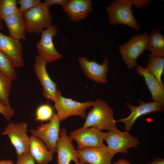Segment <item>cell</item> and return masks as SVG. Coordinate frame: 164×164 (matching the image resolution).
<instances>
[{"label": "cell", "mask_w": 164, "mask_h": 164, "mask_svg": "<svg viewBox=\"0 0 164 164\" xmlns=\"http://www.w3.org/2000/svg\"><path fill=\"white\" fill-rule=\"evenodd\" d=\"M114 115L113 109L105 101L97 99L88 112L83 127L87 128L92 127L101 131L115 129H117L116 122Z\"/></svg>", "instance_id": "cell-1"}, {"label": "cell", "mask_w": 164, "mask_h": 164, "mask_svg": "<svg viewBox=\"0 0 164 164\" xmlns=\"http://www.w3.org/2000/svg\"><path fill=\"white\" fill-rule=\"evenodd\" d=\"M49 8L44 2L22 13L26 32L39 35L43 29L52 25V17Z\"/></svg>", "instance_id": "cell-2"}, {"label": "cell", "mask_w": 164, "mask_h": 164, "mask_svg": "<svg viewBox=\"0 0 164 164\" xmlns=\"http://www.w3.org/2000/svg\"><path fill=\"white\" fill-rule=\"evenodd\" d=\"M132 6L127 0H114L105 9L109 23L114 25H124L139 30L140 25L133 15Z\"/></svg>", "instance_id": "cell-3"}, {"label": "cell", "mask_w": 164, "mask_h": 164, "mask_svg": "<svg viewBox=\"0 0 164 164\" xmlns=\"http://www.w3.org/2000/svg\"><path fill=\"white\" fill-rule=\"evenodd\" d=\"M53 101L60 121H63L72 116L85 118L86 110L93 106L94 103V101H92L80 102L71 98L64 97L58 89L56 91Z\"/></svg>", "instance_id": "cell-4"}, {"label": "cell", "mask_w": 164, "mask_h": 164, "mask_svg": "<svg viewBox=\"0 0 164 164\" xmlns=\"http://www.w3.org/2000/svg\"><path fill=\"white\" fill-rule=\"evenodd\" d=\"M149 35L148 32L135 35L119 46V53L127 69L135 67L138 58L145 50Z\"/></svg>", "instance_id": "cell-5"}, {"label": "cell", "mask_w": 164, "mask_h": 164, "mask_svg": "<svg viewBox=\"0 0 164 164\" xmlns=\"http://www.w3.org/2000/svg\"><path fill=\"white\" fill-rule=\"evenodd\" d=\"M57 33V26L52 25L41 31L40 39L36 44L39 56L47 63L63 58V55L55 49L53 42V38Z\"/></svg>", "instance_id": "cell-6"}, {"label": "cell", "mask_w": 164, "mask_h": 164, "mask_svg": "<svg viewBox=\"0 0 164 164\" xmlns=\"http://www.w3.org/2000/svg\"><path fill=\"white\" fill-rule=\"evenodd\" d=\"M27 124L22 121L19 123H10L2 135H7L15 148L17 156L29 152L30 137L27 134Z\"/></svg>", "instance_id": "cell-7"}, {"label": "cell", "mask_w": 164, "mask_h": 164, "mask_svg": "<svg viewBox=\"0 0 164 164\" xmlns=\"http://www.w3.org/2000/svg\"><path fill=\"white\" fill-rule=\"evenodd\" d=\"M104 140L114 155L119 152L126 153L129 148L137 147L140 144L137 138L128 132H121L117 128L105 132Z\"/></svg>", "instance_id": "cell-8"}, {"label": "cell", "mask_w": 164, "mask_h": 164, "mask_svg": "<svg viewBox=\"0 0 164 164\" xmlns=\"http://www.w3.org/2000/svg\"><path fill=\"white\" fill-rule=\"evenodd\" d=\"M60 122L58 115L54 113L49 123L42 124L36 129L30 130L32 135L40 139L53 153L56 152V144L60 131Z\"/></svg>", "instance_id": "cell-9"}, {"label": "cell", "mask_w": 164, "mask_h": 164, "mask_svg": "<svg viewBox=\"0 0 164 164\" xmlns=\"http://www.w3.org/2000/svg\"><path fill=\"white\" fill-rule=\"evenodd\" d=\"M105 132L95 128H85L83 127L70 133V137L76 141L77 149L100 146L103 144Z\"/></svg>", "instance_id": "cell-10"}, {"label": "cell", "mask_w": 164, "mask_h": 164, "mask_svg": "<svg viewBox=\"0 0 164 164\" xmlns=\"http://www.w3.org/2000/svg\"><path fill=\"white\" fill-rule=\"evenodd\" d=\"M78 62L83 73L88 79L101 84L108 83L107 77L108 71V61L107 56L105 57L101 64L94 60H89L85 56L79 57Z\"/></svg>", "instance_id": "cell-11"}, {"label": "cell", "mask_w": 164, "mask_h": 164, "mask_svg": "<svg viewBox=\"0 0 164 164\" xmlns=\"http://www.w3.org/2000/svg\"><path fill=\"white\" fill-rule=\"evenodd\" d=\"M140 104L137 106H134L129 103L125 104L130 109L131 113L126 118L116 121V122L124 123L125 131L130 132L136 120L144 115L153 112H162L164 110L163 105L155 101L145 102L141 100H139Z\"/></svg>", "instance_id": "cell-12"}, {"label": "cell", "mask_w": 164, "mask_h": 164, "mask_svg": "<svg viewBox=\"0 0 164 164\" xmlns=\"http://www.w3.org/2000/svg\"><path fill=\"white\" fill-rule=\"evenodd\" d=\"M77 153L79 162L82 164H111L114 155L108 147L104 144L78 150Z\"/></svg>", "instance_id": "cell-13"}, {"label": "cell", "mask_w": 164, "mask_h": 164, "mask_svg": "<svg viewBox=\"0 0 164 164\" xmlns=\"http://www.w3.org/2000/svg\"><path fill=\"white\" fill-rule=\"evenodd\" d=\"M72 139L68 136L65 128H63L60 131L56 145V152L57 154V164H70L71 161L76 164H80L77 150L74 148Z\"/></svg>", "instance_id": "cell-14"}, {"label": "cell", "mask_w": 164, "mask_h": 164, "mask_svg": "<svg viewBox=\"0 0 164 164\" xmlns=\"http://www.w3.org/2000/svg\"><path fill=\"white\" fill-rule=\"evenodd\" d=\"M23 48L20 40L0 32V51L11 60L15 68H20L24 65Z\"/></svg>", "instance_id": "cell-15"}, {"label": "cell", "mask_w": 164, "mask_h": 164, "mask_svg": "<svg viewBox=\"0 0 164 164\" xmlns=\"http://www.w3.org/2000/svg\"><path fill=\"white\" fill-rule=\"evenodd\" d=\"M47 63L39 55H36L34 67L35 73L42 87L43 96L53 101L57 89V84L52 80L48 73L46 69Z\"/></svg>", "instance_id": "cell-16"}, {"label": "cell", "mask_w": 164, "mask_h": 164, "mask_svg": "<svg viewBox=\"0 0 164 164\" xmlns=\"http://www.w3.org/2000/svg\"><path fill=\"white\" fill-rule=\"evenodd\" d=\"M91 0H70L62 6V9L70 20L77 22L86 18L93 11Z\"/></svg>", "instance_id": "cell-17"}, {"label": "cell", "mask_w": 164, "mask_h": 164, "mask_svg": "<svg viewBox=\"0 0 164 164\" xmlns=\"http://www.w3.org/2000/svg\"><path fill=\"white\" fill-rule=\"evenodd\" d=\"M135 70L139 75L144 79L154 101L164 105V86L159 82L153 74L149 70L140 65H136Z\"/></svg>", "instance_id": "cell-18"}, {"label": "cell", "mask_w": 164, "mask_h": 164, "mask_svg": "<svg viewBox=\"0 0 164 164\" xmlns=\"http://www.w3.org/2000/svg\"><path fill=\"white\" fill-rule=\"evenodd\" d=\"M29 152L37 164H48L53 158V154L39 138L30 137Z\"/></svg>", "instance_id": "cell-19"}, {"label": "cell", "mask_w": 164, "mask_h": 164, "mask_svg": "<svg viewBox=\"0 0 164 164\" xmlns=\"http://www.w3.org/2000/svg\"><path fill=\"white\" fill-rule=\"evenodd\" d=\"M3 20L10 37L20 41L27 40L25 25L22 13L18 11L5 18Z\"/></svg>", "instance_id": "cell-20"}, {"label": "cell", "mask_w": 164, "mask_h": 164, "mask_svg": "<svg viewBox=\"0 0 164 164\" xmlns=\"http://www.w3.org/2000/svg\"><path fill=\"white\" fill-rule=\"evenodd\" d=\"M145 50L155 55L164 56V36L157 28H153L149 35Z\"/></svg>", "instance_id": "cell-21"}, {"label": "cell", "mask_w": 164, "mask_h": 164, "mask_svg": "<svg viewBox=\"0 0 164 164\" xmlns=\"http://www.w3.org/2000/svg\"><path fill=\"white\" fill-rule=\"evenodd\" d=\"M148 61L145 68L153 74L157 81L162 83L161 77L164 69V56H157L151 53L148 55Z\"/></svg>", "instance_id": "cell-22"}, {"label": "cell", "mask_w": 164, "mask_h": 164, "mask_svg": "<svg viewBox=\"0 0 164 164\" xmlns=\"http://www.w3.org/2000/svg\"><path fill=\"white\" fill-rule=\"evenodd\" d=\"M13 80L0 71V103L10 108L9 96Z\"/></svg>", "instance_id": "cell-23"}, {"label": "cell", "mask_w": 164, "mask_h": 164, "mask_svg": "<svg viewBox=\"0 0 164 164\" xmlns=\"http://www.w3.org/2000/svg\"><path fill=\"white\" fill-rule=\"evenodd\" d=\"M0 71L13 80H16L17 74L11 60L0 51Z\"/></svg>", "instance_id": "cell-24"}, {"label": "cell", "mask_w": 164, "mask_h": 164, "mask_svg": "<svg viewBox=\"0 0 164 164\" xmlns=\"http://www.w3.org/2000/svg\"><path fill=\"white\" fill-rule=\"evenodd\" d=\"M16 0H0V20L19 11Z\"/></svg>", "instance_id": "cell-25"}, {"label": "cell", "mask_w": 164, "mask_h": 164, "mask_svg": "<svg viewBox=\"0 0 164 164\" xmlns=\"http://www.w3.org/2000/svg\"><path fill=\"white\" fill-rule=\"evenodd\" d=\"M54 113L53 107L50 104L41 105L36 109L35 120L41 121L50 120Z\"/></svg>", "instance_id": "cell-26"}, {"label": "cell", "mask_w": 164, "mask_h": 164, "mask_svg": "<svg viewBox=\"0 0 164 164\" xmlns=\"http://www.w3.org/2000/svg\"><path fill=\"white\" fill-rule=\"evenodd\" d=\"M40 0H19L17 3L19 5L18 11L22 13H23L27 11L36 7L40 3Z\"/></svg>", "instance_id": "cell-27"}, {"label": "cell", "mask_w": 164, "mask_h": 164, "mask_svg": "<svg viewBox=\"0 0 164 164\" xmlns=\"http://www.w3.org/2000/svg\"><path fill=\"white\" fill-rule=\"evenodd\" d=\"M17 156L15 164H35V160L29 152Z\"/></svg>", "instance_id": "cell-28"}, {"label": "cell", "mask_w": 164, "mask_h": 164, "mask_svg": "<svg viewBox=\"0 0 164 164\" xmlns=\"http://www.w3.org/2000/svg\"><path fill=\"white\" fill-rule=\"evenodd\" d=\"M0 114H2L6 120L9 121L15 113L14 110L11 107H6L0 103Z\"/></svg>", "instance_id": "cell-29"}, {"label": "cell", "mask_w": 164, "mask_h": 164, "mask_svg": "<svg viewBox=\"0 0 164 164\" xmlns=\"http://www.w3.org/2000/svg\"><path fill=\"white\" fill-rule=\"evenodd\" d=\"M136 8L142 9L146 6L151 2L150 0H127Z\"/></svg>", "instance_id": "cell-30"}, {"label": "cell", "mask_w": 164, "mask_h": 164, "mask_svg": "<svg viewBox=\"0 0 164 164\" xmlns=\"http://www.w3.org/2000/svg\"><path fill=\"white\" fill-rule=\"evenodd\" d=\"M67 1L68 0H45L43 2L50 8L51 5H59L63 6Z\"/></svg>", "instance_id": "cell-31"}, {"label": "cell", "mask_w": 164, "mask_h": 164, "mask_svg": "<svg viewBox=\"0 0 164 164\" xmlns=\"http://www.w3.org/2000/svg\"><path fill=\"white\" fill-rule=\"evenodd\" d=\"M144 164H164V159L160 158H155L152 162Z\"/></svg>", "instance_id": "cell-32"}, {"label": "cell", "mask_w": 164, "mask_h": 164, "mask_svg": "<svg viewBox=\"0 0 164 164\" xmlns=\"http://www.w3.org/2000/svg\"><path fill=\"white\" fill-rule=\"evenodd\" d=\"M113 164H131L130 162L127 160L119 159L114 162Z\"/></svg>", "instance_id": "cell-33"}, {"label": "cell", "mask_w": 164, "mask_h": 164, "mask_svg": "<svg viewBox=\"0 0 164 164\" xmlns=\"http://www.w3.org/2000/svg\"><path fill=\"white\" fill-rule=\"evenodd\" d=\"M0 164H14L11 159L0 160Z\"/></svg>", "instance_id": "cell-34"}, {"label": "cell", "mask_w": 164, "mask_h": 164, "mask_svg": "<svg viewBox=\"0 0 164 164\" xmlns=\"http://www.w3.org/2000/svg\"><path fill=\"white\" fill-rule=\"evenodd\" d=\"M4 29L3 24L2 22L0 20V30H3Z\"/></svg>", "instance_id": "cell-35"}, {"label": "cell", "mask_w": 164, "mask_h": 164, "mask_svg": "<svg viewBox=\"0 0 164 164\" xmlns=\"http://www.w3.org/2000/svg\"></svg>", "instance_id": "cell-36"}]
</instances>
